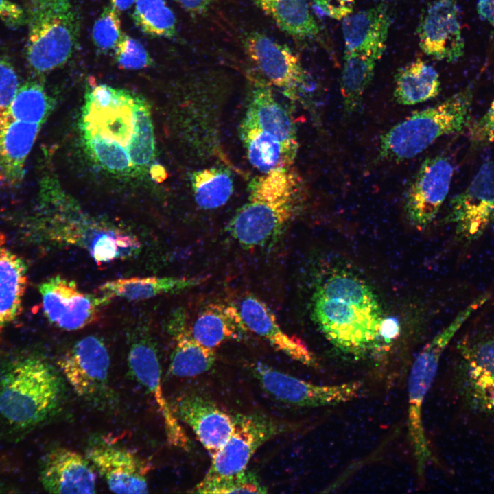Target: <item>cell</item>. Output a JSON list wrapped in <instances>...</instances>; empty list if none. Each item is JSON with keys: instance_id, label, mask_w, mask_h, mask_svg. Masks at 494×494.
<instances>
[{"instance_id": "obj_28", "label": "cell", "mask_w": 494, "mask_h": 494, "mask_svg": "<svg viewBox=\"0 0 494 494\" xmlns=\"http://www.w3.org/2000/svg\"><path fill=\"white\" fill-rule=\"evenodd\" d=\"M283 32L301 40L318 38L321 29L307 0H252Z\"/></svg>"}, {"instance_id": "obj_1", "label": "cell", "mask_w": 494, "mask_h": 494, "mask_svg": "<svg viewBox=\"0 0 494 494\" xmlns=\"http://www.w3.org/2000/svg\"><path fill=\"white\" fill-rule=\"evenodd\" d=\"M311 306L315 322L339 351L355 358L381 351V305L373 288L354 271L331 268L316 285Z\"/></svg>"}, {"instance_id": "obj_25", "label": "cell", "mask_w": 494, "mask_h": 494, "mask_svg": "<svg viewBox=\"0 0 494 494\" xmlns=\"http://www.w3.org/2000/svg\"><path fill=\"white\" fill-rule=\"evenodd\" d=\"M204 277H148L117 279L99 287L100 294L110 299L145 300L167 293L185 290L200 284Z\"/></svg>"}, {"instance_id": "obj_11", "label": "cell", "mask_w": 494, "mask_h": 494, "mask_svg": "<svg viewBox=\"0 0 494 494\" xmlns=\"http://www.w3.org/2000/svg\"><path fill=\"white\" fill-rule=\"evenodd\" d=\"M43 309L48 320L66 331H75L95 322L101 309L112 299L85 293L75 281L57 275L39 285Z\"/></svg>"}, {"instance_id": "obj_39", "label": "cell", "mask_w": 494, "mask_h": 494, "mask_svg": "<svg viewBox=\"0 0 494 494\" xmlns=\"http://www.w3.org/2000/svg\"><path fill=\"white\" fill-rule=\"evenodd\" d=\"M19 86L18 75L12 61L0 50V117L8 112Z\"/></svg>"}, {"instance_id": "obj_30", "label": "cell", "mask_w": 494, "mask_h": 494, "mask_svg": "<svg viewBox=\"0 0 494 494\" xmlns=\"http://www.w3.org/2000/svg\"><path fill=\"white\" fill-rule=\"evenodd\" d=\"M380 58L365 53H344L340 76V94L344 115L361 108L363 96L370 84Z\"/></svg>"}, {"instance_id": "obj_19", "label": "cell", "mask_w": 494, "mask_h": 494, "mask_svg": "<svg viewBox=\"0 0 494 494\" xmlns=\"http://www.w3.org/2000/svg\"><path fill=\"white\" fill-rule=\"evenodd\" d=\"M86 457L117 493H146L149 464L131 451L106 444L88 449Z\"/></svg>"}, {"instance_id": "obj_8", "label": "cell", "mask_w": 494, "mask_h": 494, "mask_svg": "<svg viewBox=\"0 0 494 494\" xmlns=\"http://www.w3.org/2000/svg\"><path fill=\"white\" fill-rule=\"evenodd\" d=\"M483 304L484 301L480 297L469 304L444 329L425 345L412 364L408 386V425L419 475L423 473L426 464L432 457L423 424V402L437 374L445 349L467 320Z\"/></svg>"}, {"instance_id": "obj_20", "label": "cell", "mask_w": 494, "mask_h": 494, "mask_svg": "<svg viewBox=\"0 0 494 494\" xmlns=\"http://www.w3.org/2000/svg\"><path fill=\"white\" fill-rule=\"evenodd\" d=\"M172 410L178 419L193 431L212 456L228 440L235 425V416L209 399L195 394L179 397Z\"/></svg>"}, {"instance_id": "obj_44", "label": "cell", "mask_w": 494, "mask_h": 494, "mask_svg": "<svg viewBox=\"0 0 494 494\" xmlns=\"http://www.w3.org/2000/svg\"><path fill=\"white\" fill-rule=\"evenodd\" d=\"M186 12L193 15H202L207 13L213 0H173Z\"/></svg>"}, {"instance_id": "obj_4", "label": "cell", "mask_w": 494, "mask_h": 494, "mask_svg": "<svg viewBox=\"0 0 494 494\" xmlns=\"http://www.w3.org/2000/svg\"><path fill=\"white\" fill-rule=\"evenodd\" d=\"M255 82L239 128L247 158L260 173L290 167L299 148L294 123L269 85Z\"/></svg>"}, {"instance_id": "obj_9", "label": "cell", "mask_w": 494, "mask_h": 494, "mask_svg": "<svg viewBox=\"0 0 494 494\" xmlns=\"http://www.w3.org/2000/svg\"><path fill=\"white\" fill-rule=\"evenodd\" d=\"M234 429L226 442L211 456L203 480H213L242 473L257 450L281 433L285 425L259 414H236Z\"/></svg>"}, {"instance_id": "obj_23", "label": "cell", "mask_w": 494, "mask_h": 494, "mask_svg": "<svg viewBox=\"0 0 494 494\" xmlns=\"http://www.w3.org/2000/svg\"><path fill=\"white\" fill-rule=\"evenodd\" d=\"M42 125L0 117V183L8 187L19 184L24 176L27 156Z\"/></svg>"}, {"instance_id": "obj_47", "label": "cell", "mask_w": 494, "mask_h": 494, "mask_svg": "<svg viewBox=\"0 0 494 494\" xmlns=\"http://www.w3.org/2000/svg\"><path fill=\"white\" fill-rule=\"evenodd\" d=\"M491 425L494 427V422L493 423V424Z\"/></svg>"}, {"instance_id": "obj_41", "label": "cell", "mask_w": 494, "mask_h": 494, "mask_svg": "<svg viewBox=\"0 0 494 494\" xmlns=\"http://www.w3.org/2000/svg\"><path fill=\"white\" fill-rule=\"evenodd\" d=\"M470 137L476 143L494 141V99L484 115L472 126Z\"/></svg>"}, {"instance_id": "obj_31", "label": "cell", "mask_w": 494, "mask_h": 494, "mask_svg": "<svg viewBox=\"0 0 494 494\" xmlns=\"http://www.w3.org/2000/svg\"><path fill=\"white\" fill-rule=\"evenodd\" d=\"M133 128L128 152L133 170L148 167L154 156V136L147 103L136 95L132 104Z\"/></svg>"}, {"instance_id": "obj_40", "label": "cell", "mask_w": 494, "mask_h": 494, "mask_svg": "<svg viewBox=\"0 0 494 494\" xmlns=\"http://www.w3.org/2000/svg\"><path fill=\"white\" fill-rule=\"evenodd\" d=\"M318 15L342 20L353 12L355 0H312Z\"/></svg>"}, {"instance_id": "obj_24", "label": "cell", "mask_w": 494, "mask_h": 494, "mask_svg": "<svg viewBox=\"0 0 494 494\" xmlns=\"http://www.w3.org/2000/svg\"><path fill=\"white\" fill-rule=\"evenodd\" d=\"M246 329L238 308L220 303L205 306L190 327L193 337L198 342L213 349L226 341L239 338Z\"/></svg>"}, {"instance_id": "obj_21", "label": "cell", "mask_w": 494, "mask_h": 494, "mask_svg": "<svg viewBox=\"0 0 494 494\" xmlns=\"http://www.w3.org/2000/svg\"><path fill=\"white\" fill-rule=\"evenodd\" d=\"M247 329L267 340L276 350L307 366L315 358L303 342L284 331L269 307L254 295L246 296L237 307Z\"/></svg>"}, {"instance_id": "obj_7", "label": "cell", "mask_w": 494, "mask_h": 494, "mask_svg": "<svg viewBox=\"0 0 494 494\" xmlns=\"http://www.w3.org/2000/svg\"><path fill=\"white\" fill-rule=\"evenodd\" d=\"M453 388L461 416L472 426L494 422V336L462 342L453 368Z\"/></svg>"}, {"instance_id": "obj_5", "label": "cell", "mask_w": 494, "mask_h": 494, "mask_svg": "<svg viewBox=\"0 0 494 494\" xmlns=\"http://www.w3.org/2000/svg\"><path fill=\"white\" fill-rule=\"evenodd\" d=\"M472 98V87H466L397 123L380 137L379 158L394 162L408 160L438 138L460 132L468 121Z\"/></svg>"}, {"instance_id": "obj_18", "label": "cell", "mask_w": 494, "mask_h": 494, "mask_svg": "<svg viewBox=\"0 0 494 494\" xmlns=\"http://www.w3.org/2000/svg\"><path fill=\"white\" fill-rule=\"evenodd\" d=\"M128 360L133 375L155 399L163 420L168 443L187 449L189 438L162 391L160 363L153 344L145 339L134 342L128 352Z\"/></svg>"}, {"instance_id": "obj_29", "label": "cell", "mask_w": 494, "mask_h": 494, "mask_svg": "<svg viewBox=\"0 0 494 494\" xmlns=\"http://www.w3.org/2000/svg\"><path fill=\"white\" fill-rule=\"evenodd\" d=\"M172 329L175 346L171 355L169 369L173 375L194 377L207 372L213 366L215 349L198 342L182 317L176 319Z\"/></svg>"}, {"instance_id": "obj_33", "label": "cell", "mask_w": 494, "mask_h": 494, "mask_svg": "<svg viewBox=\"0 0 494 494\" xmlns=\"http://www.w3.org/2000/svg\"><path fill=\"white\" fill-rule=\"evenodd\" d=\"M49 109V99L43 86L36 80H30L20 85L7 113L13 119L42 125Z\"/></svg>"}, {"instance_id": "obj_12", "label": "cell", "mask_w": 494, "mask_h": 494, "mask_svg": "<svg viewBox=\"0 0 494 494\" xmlns=\"http://www.w3.org/2000/svg\"><path fill=\"white\" fill-rule=\"evenodd\" d=\"M243 45L265 80L287 97L297 99L307 80L299 57L286 45L258 32L248 34Z\"/></svg>"}, {"instance_id": "obj_17", "label": "cell", "mask_w": 494, "mask_h": 494, "mask_svg": "<svg viewBox=\"0 0 494 494\" xmlns=\"http://www.w3.org/2000/svg\"><path fill=\"white\" fill-rule=\"evenodd\" d=\"M39 466L40 482L48 493L96 492L95 469L86 456L67 448H55L42 457Z\"/></svg>"}, {"instance_id": "obj_38", "label": "cell", "mask_w": 494, "mask_h": 494, "mask_svg": "<svg viewBox=\"0 0 494 494\" xmlns=\"http://www.w3.org/2000/svg\"><path fill=\"white\" fill-rule=\"evenodd\" d=\"M115 50V60L121 69L139 70L150 67L153 60L138 40L124 34Z\"/></svg>"}, {"instance_id": "obj_15", "label": "cell", "mask_w": 494, "mask_h": 494, "mask_svg": "<svg viewBox=\"0 0 494 494\" xmlns=\"http://www.w3.org/2000/svg\"><path fill=\"white\" fill-rule=\"evenodd\" d=\"M458 0H434L423 10L417 26L421 49L427 56L453 62L464 54L465 44Z\"/></svg>"}, {"instance_id": "obj_26", "label": "cell", "mask_w": 494, "mask_h": 494, "mask_svg": "<svg viewBox=\"0 0 494 494\" xmlns=\"http://www.w3.org/2000/svg\"><path fill=\"white\" fill-rule=\"evenodd\" d=\"M27 282V268L23 261L0 246V338L4 329L21 313Z\"/></svg>"}, {"instance_id": "obj_35", "label": "cell", "mask_w": 494, "mask_h": 494, "mask_svg": "<svg viewBox=\"0 0 494 494\" xmlns=\"http://www.w3.org/2000/svg\"><path fill=\"white\" fill-rule=\"evenodd\" d=\"M82 130L86 148L99 165L118 174H126L133 170L128 150L124 145L99 132Z\"/></svg>"}, {"instance_id": "obj_43", "label": "cell", "mask_w": 494, "mask_h": 494, "mask_svg": "<svg viewBox=\"0 0 494 494\" xmlns=\"http://www.w3.org/2000/svg\"><path fill=\"white\" fill-rule=\"evenodd\" d=\"M400 331L398 320L393 317H384L379 328V342L381 349L388 346L397 338Z\"/></svg>"}, {"instance_id": "obj_2", "label": "cell", "mask_w": 494, "mask_h": 494, "mask_svg": "<svg viewBox=\"0 0 494 494\" xmlns=\"http://www.w3.org/2000/svg\"><path fill=\"white\" fill-rule=\"evenodd\" d=\"M62 383L55 368L34 355L0 366V434L22 436L51 417L60 405Z\"/></svg>"}, {"instance_id": "obj_46", "label": "cell", "mask_w": 494, "mask_h": 494, "mask_svg": "<svg viewBox=\"0 0 494 494\" xmlns=\"http://www.w3.org/2000/svg\"><path fill=\"white\" fill-rule=\"evenodd\" d=\"M136 0H110V5L119 12L130 9Z\"/></svg>"}, {"instance_id": "obj_13", "label": "cell", "mask_w": 494, "mask_h": 494, "mask_svg": "<svg viewBox=\"0 0 494 494\" xmlns=\"http://www.w3.org/2000/svg\"><path fill=\"white\" fill-rule=\"evenodd\" d=\"M454 167L445 156L427 157L421 163L404 197V211L410 223L419 230L436 217L450 188Z\"/></svg>"}, {"instance_id": "obj_36", "label": "cell", "mask_w": 494, "mask_h": 494, "mask_svg": "<svg viewBox=\"0 0 494 494\" xmlns=\"http://www.w3.org/2000/svg\"><path fill=\"white\" fill-rule=\"evenodd\" d=\"M267 488L258 477L247 470L227 478L213 480H202L191 492L198 493H266Z\"/></svg>"}, {"instance_id": "obj_27", "label": "cell", "mask_w": 494, "mask_h": 494, "mask_svg": "<svg viewBox=\"0 0 494 494\" xmlns=\"http://www.w3.org/2000/svg\"><path fill=\"white\" fill-rule=\"evenodd\" d=\"M440 91L439 74L434 67L417 58L399 68L395 75L396 102L412 106L436 97Z\"/></svg>"}, {"instance_id": "obj_10", "label": "cell", "mask_w": 494, "mask_h": 494, "mask_svg": "<svg viewBox=\"0 0 494 494\" xmlns=\"http://www.w3.org/2000/svg\"><path fill=\"white\" fill-rule=\"evenodd\" d=\"M253 373L271 397L302 408L334 405L351 401L358 397L362 386L357 381L335 385L315 384L262 363L256 364Z\"/></svg>"}, {"instance_id": "obj_16", "label": "cell", "mask_w": 494, "mask_h": 494, "mask_svg": "<svg viewBox=\"0 0 494 494\" xmlns=\"http://www.w3.org/2000/svg\"><path fill=\"white\" fill-rule=\"evenodd\" d=\"M58 366L80 396L91 397L104 389L110 368V355L104 342L88 336L76 342L58 360Z\"/></svg>"}, {"instance_id": "obj_22", "label": "cell", "mask_w": 494, "mask_h": 494, "mask_svg": "<svg viewBox=\"0 0 494 494\" xmlns=\"http://www.w3.org/2000/svg\"><path fill=\"white\" fill-rule=\"evenodd\" d=\"M391 23L384 3L347 16L342 20L344 53H365L381 58Z\"/></svg>"}, {"instance_id": "obj_34", "label": "cell", "mask_w": 494, "mask_h": 494, "mask_svg": "<svg viewBox=\"0 0 494 494\" xmlns=\"http://www.w3.org/2000/svg\"><path fill=\"white\" fill-rule=\"evenodd\" d=\"M132 19L146 34L164 38L176 34V19L165 0H136Z\"/></svg>"}, {"instance_id": "obj_32", "label": "cell", "mask_w": 494, "mask_h": 494, "mask_svg": "<svg viewBox=\"0 0 494 494\" xmlns=\"http://www.w3.org/2000/svg\"><path fill=\"white\" fill-rule=\"evenodd\" d=\"M192 187L196 204L211 210L224 205L233 192V182L229 172L222 168L209 167L192 174Z\"/></svg>"}, {"instance_id": "obj_14", "label": "cell", "mask_w": 494, "mask_h": 494, "mask_svg": "<svg viewBox=\"0 0 494 494\" xmlns=\"http://www.w3.org/2000/svg\"><path fill=\"white\" fill-rule=\"evenodd\" d=\"M446 220L462 240L478 239L494 220V161L480 167L468 187L450 202Z\"/></svg>"}, {"instance_id": "obj_45", "label": "cell", "mask_w": 494, "mask_h": 494, "mask_svg": "<svg viewBox=\"0 0 494 494\" xmlns=\"http://www.w3.org/2000/svg\"><path fill=\"white\" fill-rule=\"evenodd\" d=\"M476 5L479 16L494 26V0H477Z\"/></svg>"}, {"instance_id": "obj_6", "label": "cell", "mask_w": 494, "mask_h": 494, "mask_svg": "<svg viewBox=\"0 0 494 494\" xmlns=\"http://www.w3.org/2000/svg\"><path fill=\"white\" fill-rule=\"evenodd\" d=\"M27 40L25 55L30 69L40 75L67 63L77 47L78 12L69 0H26Z\"/></svg>"}, {"instance_id": "obj_42", "label": "cell", "mask_w": 494, "mask_h": 494, "mask_svg": "<svg viewBox=\"0 0 494 494\" xmlns=\"http://www.w3.org/2000/svg\"><path fill=\"white\" fill-rule=\"evenodd\" d=\"M0 20L9 27H20L26 23L25 10L10 0H0Z\"/></svg>"}, {"instance_id": "obj_3", "label": "cell", "mask_w": 494, "mask_h": 494, "mask_svg": "<svg viewBox=\"0 0 494 494\" xmlns=\"http://www.w3.org/2000/svg\"><path fill=\"white\" fill-rule=\"evenodd\" d=\"M248 191L247 201L227 229L242 246L263 247L277 239L296 215L304 200V185L290 167L255 176Z\"/></svg>"}, {"instance_id": "obj_37", "label": "cell", "mask_w": 494, "mask_h": 494, "mask_svg": "<svg viewBox=\"0 0 494 494\" xmlns=\"http://www.w3.org/2000/svg\"><path fill=\"white\" fill-rule=\"evenodd\" d=\"M120 12L110 6L105 7L95 21L92 38L96 48L101 52L114 49L122 37Z\"/></svg>"}]
</instances>
